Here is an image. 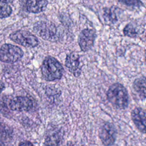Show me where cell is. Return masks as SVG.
Instances as JSON below:
<instances>
[{
    "instance_id": "obj_12",
    "label": "cell",
    "mask_w": 146,
    "mask_h": 146,
    "mask_svg": "<svg viewBox=\"0 0 146 146\" xmlns=\"http://www.w3.org/2000/svg\"><path fill=\"white\" fill-rule=\"evenodd\" d=\"M145 78L142 76L136 79L132 84L133 90L142 101L145 99Z\"/></svg>"
},
{
    "instance_id": "obj_3",
    "label": "cell",
    "mask_w": 146,
    "mask_h": 146,
    "mask_svg": "<svg viewBox=\"0 0 146 146\" xmlns=\"http://www.w3.org/2000/svg\"><path fill=\"white\" fill-rule=\"evenodd\" d=\"M34 30L44 40L54 42L58 39L56 28L51 22H38L34 26Z\"/></svg>"
},
{
    "instance_id": "obj_20",
    "label": "cell",
    "mask_w": 146,
    "mask_h": 146,
    "mask_svg": "<svg viewBox=\"0 0 146 146\" xmlns=\"http://www.w3.org/2000/svg\"><path fill=\"white\" fill-rule=\"evenodd\" d=\"M5 88V86L4 83L2 81L0 80V93H1L2 91L4 90Z\"/></svg>"
},
{
    "instance_id": "obj_18",
    "label": "cell",
    "mask_w": 146,
    "mask_h": 146,
    "mask_svg": "<svg viewBox=\"0 0 146 146\" xmlns=\"http://www.w3.org/2000/svg\"><path fill=\"white\" fill-rule=\"evenodd\" d=\"M129 6H137L140 4L139 0H119Z\"/></svg>"
},
{
    "instance_id": "obj_15",
    "label": "cell",
    "mask_w": 146,
    "mask_h": 146,
    "mask_svg": "<svg viewBox=\"0 0 146 146\" xmlns=\"http://www.w3.org/2000/svg\"><path fill=\"white\" fill-rule=\"evenodd\" d=\"M60 139L59 137V136L56 134H52L51 135H48L47 136V137L45 139V141L44 143V145H59Z\"/></svg>"
},
{
    "instance_id": "obj_17",
    "label": "cell",
    "mask_w": 146,
    "mask_h": 146,
    "mask_svg": "<svg viewBox=\"0 0 146 146\" xmlns=\"http://www.w3.org/2000/svg\"><path fill=\"white\" fill-rule=\"evenodd\" d=\"M104 19L106 21L109 22L110 23H113L117 21V18L115 13L113 12V11H112L111 10H108L104 12Z\"/></svg>"
},
{
    "instance_id": "obj_13",
    "label": "cell",
    "mask_w": 146,
    "mask_h": 146,
    "mask_svg": "<svg viewBox=\"0 0 146 146\" xmlns=\"http://www.w3.org/2000/svg\"><path fill=\"white\" fill-rule=\"evenodd\" d=\"M13 131L6 124L0 123V142H6L10 140L12 137Z\"/></svg>"
},
{
    "instance_id": "obj_21",
    "label": "cell",
    "mask_w": 146,
    "mask_h": 146,
    "mask_svg": "<svg viewBox=\"0 0 146 146\" xmlns=\"http://www.w3.org/2000/svg\"><path fill=\"white\" fill-rule=\"evenodd\" d=\"M14 0H0V2L4 3H8L12 2Z\"/></svg>"
},
{
    "instance_id": "obj_16",
    "label": "cell",
    "mask_w": 146,
    "mask_h": 146,
    "mask_svg": "<svg viewBox=\"0 0 146 146\" xmlns=\"http://www.w3.org/2000/svg\"><path fill=\"white\" fill-rule=\"evenodd\" d=\"M12 9L9 5H0V18H6L10 15Z\"/></svg>"
},
{
    "instance_id": "obj_1",
    "label": "cell",
    "mask_w": 146,
    "mask_h": 146,
    "mask_svg": "<svg viewBox=\"0 0 146 146\" xmlns=\"http://www.w3.org/2000/svg\"><path fill=\"white\" fill-rule=\"evenodd\" d=\"M107 98L113 107L119 110L127 108L129 104V95L125 87L121 83H115L110 86Z\"/></svg>"
},
{
    "instance_id": "obj_6",
    "label": "cell",
    "mask_w": 146,
    "mask_h": 146,
    "mask_svg": "<svg viewBox=\"0 0 146 146\" xmlns=\"http://www.w3.org/2000/svg\"><path fill=\"white\" fill-rule=\"evenodd\" d=\"M117 131L114 125L110 122H105L99 130V136L103 145H113L116 139Z\"/></svg>"
},
{
    "instance_id": "obj_11",
    "label": "cell",
    "mask_w": 146,
    "mask_h": 146,
    "mask_svg": "<svg viewBox=\"0 0 146 146\" xmlns=\"http://www.w3.org/2000/svg\"><path fill=\"white\" fill-rule=\"evenodd\" d=\"M47 4V0H27L26 9L30 13H39L46 9Z\"/></svg>"
},
{
    "instance_id": "obj_19",
    "label": "cell",
    "mask_w": 146,
    "mask_h": 146,
    "mask_svg": "<svg viewBox=\"0 0 146 146\" xmlns=\"http://www.w3.org/2000/svg\"><path fill=\"white\" fill-rule=\"evenodd\" d=\"M33 144L29 141H25L21 142L19 144V145H33Z\"/></svg>"
},
{
    "instance_id": "obj_14",
    "label": "cell",
    "mask_w": 146,
    "mask_h": 146,
    "mask_svg": "<svg viewBox=\"0 0 146 146\" xmlns=\"http://www.w3.org/2000/svg\"><path fill=\"white\" fill-rule=\"evenodd\" d=\"M124 35L130 38H136L139 35V32L137 27L132 23L127 24L123 29Z\"/></svg>"
},
{
    "instance_id": "obj_7",
    "label": "cell",
    "mask_w": 146,
    "mask_h": 146,
    "mask_svg": "<svg viewBox=\"0 0 146 146\" xmlns=\"http://www.w3.org/2000/svg\"><path fill=\"white\" fill-rule=\"evenodd\" d=\"M96 38L95 31L91 29L83 30L78 38V43L82 51L86 52L92 48Z\"/></svg>"
},
{
    "instance_id": "obj_2",
    "label": "cell",
    "mask_w": 146,
    "mask_h": 146,
    "mask_svg": "<svg viewBox=\"0 0 146 146\" xmlns=\"http://www.w3.org/2000/svg\"><path fill=\"white\" fill-rule=\"evenodd\" d=\"M40 70L43 79L48 82L60 79L64 72L60 63L54 57L46 56L40 66Z\"/></svg>"
},
{
    "instance_id": "obj_5",
    "label": "cell",
    "mask_w": 146,
    "mask_h": 146,
    "mask_svg": "<svg viewBox=\"0 0 146 146\" xmlns=\"http://www.w3.org/2000/svg\"><path fill=\"white\" fill-rule=\"evenodd\" d=\"M10 38L16 43L26 47H35L39 44L37 37L29 31L17 30L10 34Z\"/></svg>"
},
{
    "instance_id": "obj_10",
    "label": "cell",
    "mask_w": 146,
    "mask_h": 146,
    "mask_svg": "<svg viewBox=\"0 0 146 146\" xmlns=\"http://www.w3.org/2000/svg\"><path fill=\"white\" fill-rule=\"evenodd\" d=\"M131 119L136 127L143 133H145V112L141 107H136L131 112Z\"/></svg>"
},
{
    "instance_id": "obj_9",
    "label": "cell",
    "mask_w": 146,
    "mask_h": 146,
    "mask_svg": "<svg viewBox=\"0 0 146 146\" xmlns=\"http://www.w3.org/2000/svg\"><path fill=\"white\" fill-rule=\"evenodd\" d=\"M65 66L74 76L79 77L82 68L79 55L76 52H71L67 54L65 60Z\"/></svg>"
},
{
    "instance_id": "obj_8",
    "label": "cell",
    "mask_w": 146,
    "mask_h": 146,
    "mask_svg": "<svg viewBox=\"0 0 146 146\" xmlns=\"http://www.w3.org/2000/svg\"><path fill=\"white\" fill-rule=\"evenodd\" d=\"M10 110L16 111H30L34 106L33 100L27 96H17L11 99L9 103Z\"/></svg>"
},
{
    "instance_id": "obj_4",
    "label": "cell",
    "mask_w": 146,
    "mask_h": 146,
    "mask_svg": "<svg viewBox=\"0 0 146 146\" xmlns=\"http://www.w3.org/2000/svg\"><path fill=\"white\" fill-rule=\"evenodd\" d=\"M23 54L22 50L18 46L4 44L0 48V60L5 63H13L19 60Z\"/></svg>"
}]
</instances>
